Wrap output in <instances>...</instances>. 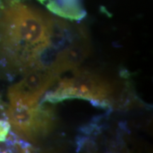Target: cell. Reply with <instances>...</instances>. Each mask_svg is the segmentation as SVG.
Here are the masks:
<instances>
[{
	"mask_svg": "<svg viewBox=\"0 0 153 153\" xmlns=\"http://www.w3.org/2000/svg\"><path fill=\"white\" fill-rule=\"evenodd\" d=\"M55 26L48 14L11 0L0 9V56L18 70L37 68L51 45Z\"/></svg>",
	"mask_w": 153,
	"mask_h": 153,
	"instance_id": "obj_1",
	"label": "cell"
},
{
	"mask_svg": "<svg viewBox=\"0 0 153 153\" xmlns=\"http://www.w3.org/2000/svg\"><path fill=\"white\" fill-rule=\"evenodd\" d=\"M71 78L60 79L57 87L43 97V102L55 104L67 99L89 100L101 108L111 106L116 89L103 76L86 70H75Z\"/></svg>",
	"mask_w": 153,
	"mask_h": 153,
	"instance_id": "obj_2",
	"label": "cell"
},
{
	"mask_svg": "<svg viewBox=\"0 0 153 153\" xmlns=\"http://www.w3.org/2000/svg\"><path fill=\"white\" fill-rule=\"evenodd\" d=\"M6 116L14 133L30 142L36 143L40 137H45L54 127L53 110L38 104L28 106L10 104Z\"/></svg>",
	"mask_w": 153,
	"mask_h": 153,
	"instance_id": "obj_3",
	"label": "cell"
},
{
	"mask_svg": "<svg viewBox=\"0 0 153 153\" xmlns=\"http://www.w3.org/2000/svg\"><path fill=\"white\" fill-rule=\"evenodd\" d=\"M58 74L48 68H36L27 72L23 79L9 88L10 104L33 106L58 80Z\"/></svg>",
	"mask_w": 153,
	"mask_h": 153,
	"instance_id": "obj_4",
	"label": "cell"
},
{
	"mask_svg": "<svg viewBox=\"0 0 153 153\" xmlns=\"http://www.w3.org/2000/svg\"><path fill=\"white\" fill-rule=\"evenodd\" d=\"M51 12L62 18L79 20L85 16L81 0H38Z\"/></svg>",
	"mask_w": 153,
	"mask_h": 153,
	"instance_id": "obj_5",
	"label": "cell"
},
{
	"mask_svg": "<svg viewBox=\"0 0 153 153\" xmlns=\"http://www.w3.org/2000/svg\"><path fill=\"white\" fill-rule=\"evenodd\" d=\"M11 126L8 120L4 118H0V142L7 140L10 133Z\"/></svg>",
	"mask_w": 153,
	"mask_h": 153,
	"instance_id": "obj_6",
	"label": "cell"
},
{
	"mask_svg": "<svg viewBox=\"0 0 153 153\" xmlns=\"http://www.w3.org/2000/svg\"><path fill=\"white\" fill-rule=\"evenodd\" d=\"M9 1H11V0H0V9L2 8L4 4H6Z\"/></svg>",
	"mask_w": 153,
	"mask_h": 153,
	"instance_id": "obj_7",
	"label": "cell"
}]
</instances>
